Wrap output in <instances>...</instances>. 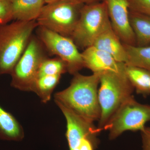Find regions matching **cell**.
<instances>
[{
    "instance_id": "cell-1",
    "label": "cell",
    "mask_w": 150,
    "mask_h": 150,
    "mask_svg": "<svg viewBox=\"0 0 150 150\" xmlns=\"http://www.w3.org/2000/svg\"><path fill=\"white\" fill-rule=\"evenodd\" d=\"M70 86L54 94V101L87 121H99L100 108L98 98L99 76L93 73L84 76L78 73L74 75Z\"/></svg>"
},
{
    "instance_id": "cell-2",
    "label": "cell",
    "mask_w": 150,
    "mask_h": 150,
    "mask_svg": "<svg viewBox=\"0 0 150 150\" xmlns=\"http://www.w3.org/2000/svg\"><path fill=\"white\" fill-rule=\"evenodd\" d=\"M38 26L36 20L0 25V75L11 74Z\"/></svg>"
},
{
    "instance_id": "cell-3",
    "label": "cell",
    "mask_w": 150,
    "mask_h": 150,
    "mask_svg": "<svg viewBox=\"0 0 150 150\" xmlns=\"http://www.w3.org/2000/svg\"><path fill=\"white\" fill-rule=\"evenodd\" d=\"M98 98L100 116L98 127L101 130L119 107L133 96L134 88L126 72L105 71L99 73Z\"/></svg>"
},
{
    "instance_id": "cell-4",
    "label": "cell",
    "mask_w": 150,
    "mask_h": 150,
    "mask_svg": "<svg viewBox=\"0 0 150 150\" xmlns=\"http://www.w3.org/2000/svg\"><path fill=\"white\" fill-rule=\"evenodd\" d=\"M84 4L79 0H57L46 4L36 19L43 26L65 37H71Z\"/></svg>"
},
{
    "instance_id": "cell-5",
    "label": "cell",
    "mask_w": 150,
    "mask_h": 150,
    "mask_svg": "<svg viewBox=\"0 0 150 150\" xmlns=\"http://www.w3.org/2000/svg\"><path fill=\"white\" fill-rule=\"evenodd\" d=\"M110 26L104 1L85 4L71 38L78 49L84 50L92 46L98 37Z\"/></svg>"
},
{
    "instance_id": "cell-6",
    "label": "cell",
    "mask_w": 150,
    "mask_h": 150,
    "mask_svg": "<svg viewBox=\"0 0 150 150\" xmlns=\"http://www.w3.org/2000/svg\"><path fill=\"white\" fill-rule=\"evenodd\" d=\"M47 54L41 41L33 34L11 74V86L21 91L32 92L40 66L48 58Z\"/></svg>"
},
{
    "instance_id": "cell-7",
    "label": "cell",
    "mask_w": 150,
    "mask_h": 150,
    "mask_svg": "<svg viewBox=\"0 0 150 150\" xmlns=\"http://www.w3.org/2000/svg\"><path fill=\"white\" fill-rule=\"evenodd\" d=\"M150 121V105L137 102L133 96L117 109L103 130L108 131L109 139L113 140L126 131H142Z\"/></svg>"
},
{
    "instance_id": "cell-8",
    "label": "cell",
    "mask_w": 150,
    "mask_h": 150,
    "mask_svg": "<svg viewBox=\"0 0 150 150\" xmlns=\"http://www.w3.org/2000/svg\"><path fill=\"white\" fill-rule=\"evenodd\" d=\"M35 30L36 36L48 54L55 55L63 60L67 64L69 74L75 75L84 67L81 54L71 38L43 26H38Z\"/></svg>"
},
{
    "instance_id": "cell-9",
    "label": "cell",
    "mask_w": 150,
    "mask_h": 150,
    "mask_svg": "<svg viewBox=\"0 0 150 150\" xmlns=\"http://www.w3.org/2000/svg\"><path fill=\"white\" fill-rule=\"evenodd\" d=\"M113 31L123 44L136 46V37L130 23L127 0H104Z\"/></svg>"
},
{
    "instance_id": "cell-10",
    "label": "cell",
    "mask_w": 150,
    "mask_h": 150,
    "mask_svg": "<svg viewBox=\"0 0 150 150\" xmlns=\"http://www.w3.org/2000/svg\"><path fill=\"white\" fill-rule=\"evenodd\" d=\"M81 54L84 67L93 73L108 71L120 72L126 70V64L117 62L107 52L93 46L86 48Z\"/></svg>"
},
{
    "instance_id": "cell-11",
    "label": "cell",
    "mask_w": 150,
    "mask_h": 150,
    "mask_svg": "<svg viewBox=\"0 0 150 150\" xmlns=\"http://www.w3.org/2000/svg\"><path fill=\"white\" fill-rule=\"evenodd\" d=\"M92 46L107 52L117 62L125 64L127 62V55L123 43L111 26L98 37Z\"/></svg>"
},
{
    "instance_id": "cell-12",
    "label": "cell",
    "mask_w": 150,
    "mask_h": 150,
    "mask_svg": "<svg viewBox=\"0 0 150 150\" xmlns=\"http://www.w3.org/2000/svg\"><path fill=\"white\" fill-rule=\"evenodd\" d=\"M45 4L44 0H12L13 20L25 22L36 20Z\"/></svg>"
},
{
    "instance_id": "cell-13",
    "label": "cell",
    "mask_w": 150,
    "mask_h": 150,
    "mask_svg": "<svg viewBox=\"0 0 150 150\" xmlns=\"http://www.w3.org/2000/svg\"><path fill=\"white\" fill-rule=\"evenodd\" d=\"M24 137V130L19 122L0 106V139L19 142Z\"/></svg>"
},
{
    "instance_id": "cell-14",
    "label": "cell",
    "mask_w": 150,
    "mask_h": 150,
    "mask_svg": "<svg viewBox=\"0 0 150 150\" xmlns=\"http://www.w3.org/2000/svg\"><path fill=\"white\" fill-rule=\"evenodd\" d=\"M129 19L136 37V46L150 45V16L129 11Z\"/></svg>"
},
{
    "instance_id": "cell-15",
    "label": "cell",
    "mask_w": 150,
    "mask_h": 150,
    "mask_svg": "<svg viewBox=\"0 0 150 150\" xmlns=\"http://www.w3.org/2000/svg\"><path fill=\"white\" fill-rule=\"evenodd\" d=\"M126 72L137 93L142 95L144 97L149 95L150 71L126 64Z\"/></svg>"
},
{
    "instance_id": "cell-16",
    "label": "cell",
    "mask_w": 150,
    "mask_h": 150,
    "mask_svg": "<svg viewBox=\"0 0 150 150\" xmlns=\"http://www.w3.org/2000/svg\"><path fill=\"white\" fill-rule=\"evenodd\" d=\"M123 44L127 55L126 64L150 71V45L138 46Z\"/></svg>"
},
{
    "instance_id": "cell-17",
    "label": "cell",
    "mask_w": 150,
    "mask_h": 150,
    "mask_svg": "<svg viewBox=\"0 0 150 150\" xmlns=\"http://www.w3.org/2000/svg\"><path fill=\"white\" fill-rule=\"evenodd\" d=\"M61 76L48 75L37 78L32 92L37 95L42 102L47 103L51 100L52 93L59 83Z\"/></svg>"
},
{
    "instance_id": "cell-18",
    "label": "cell",
    "mask_w": 150,
    "mask_h": 150,
    "mask_svg": "<svg viewBox=\"0 0 150 150\" xmlns=\"http://www.w3.org/2000/svg\"><path fill=\"white\" fill-rule=\"evenodd\" d=\"M67 72V64L62 59L58 57L53 59L47 58L40 66L37 78L48 75H62Z\"/></svg>"
},
{
    "instance_id": "cell-19",
    "label": "cell",
    "mask_w": 150,
    "mask_h": 150,
    "mask_svg": "<svg viewBox=\"0 0 150 150\" xmlns=\"http://www.w3.org/2000/svg\"><path fill=\"white\" fill-rule=\"evenodd\" d=\"M12 0H0V23L7 24L13 20Z\"/></svg>"
},
{
    "instance_id": "cell-20",
    "label": "cell",
    "mask_w": 150,
    "mask_h": 150,
    "mask_svg": "<svg viewBox=\"0 0 150 150\" xmlns=\"http://www.w3.org/2000/svg\"><path fill=\"white\" fill-rule=\"evenodd\" d=\"M129 11L150 16V0H127Z\"/></svg>"
},
{
    "instance_id": "cell-21",
    "label": "cell",
    "mask_w": 150,
    "mask_h": 150,
    "mask_svg": "<svg viewBox=\"0 0 150 150\" xmlns=\"http://www.w3.org/2000/svg\"><path fill=\"white\" fill-rule=\"evenodd\" d=\"M141 133L142 150H150V127L146 126Z\"/></svg>"
},
{
    "instance_id": "cell-22",
    "label": "cell",
    "mask_w": 150,
    "mask_h": 150,
    "mask_svg": "<svg viewBox=\"0 0 150 150\" xmlns=\"http://www.w3.org/2000/svg\"><path fill=\"white\" fill-rule=\"evenodd\" d=\"M79 1L84 4H91L101 2L103 1L104 0H79Z\"/></svg>"
},
{
    "instance_id": "cell-23",
    "label": "cell",
    "mask_w": 150,
    "mask_h": 150,
    "mask_svg": "<svg viewBox=\"0 0 150 150\" xmlns=\"http://www.w3.org/2000/svg\"><path fill=\"white\" fill-rule=\"evenodd\" d=\"M57 1V0H44L45 3H46V4L53 2L55 1Z\"/></svg>"
},
{
    "instance_id": "cell-24",
    "label": "cell",
    "mask_w": 150,
    "mask_h": 150,
    "mask_svg": "<svg viewBox=\"0 0 150 150\" xmlns=\"http://www.w3.org/2000/svg\"><path fill=\"white\" fill-rule=\"evenodd\" d=\"M1 25V23H0V25Z\"/></svg>"
}]
</instances>
